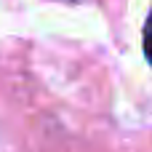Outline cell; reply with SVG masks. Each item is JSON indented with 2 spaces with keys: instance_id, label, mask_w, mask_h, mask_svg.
Returning a JSON list of instances; mask_svg holds the SVG:
<instances>
[{
  "instance_id": "obj_1",
  "label": "cell",
  "mask_w": 152,
  "mask_h": 152,
  "mask_svg": "<svg viewBox=\"0 0 152 152\" xmlns=\"http://www.w3.org/2000/svg\"><path fill=\"white\" fill-rule=\"evenodd\" d=\"M144 56L152 64V5H150V13H147V21H144Z\"/></svg>"
}]
</instances>
